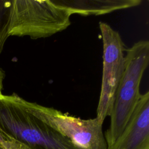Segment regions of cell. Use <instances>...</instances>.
Listing matches in <instances>:
<instances>
[{
	"mask_svg": "<svg viewBox=\"0 0 149 149\" xmlns=\"http://www.w3.org/2000/svg\"><path fill=\"white\" fill-rule=\"evenodd\" d=\"M16 93L0 94V132L30 149H80L27 109Z\"/></svg>",
	"mask_w": 149,
	"mask_h": 149,
	"instance_id": "obj_1",
	"label": "cell"
},
{
	"mask_svg": "<svg viewBox=\"0 0 149 149\" xmlns=\"http://www.w3.org/2000/svg\"><path fill=\"white\" fill-rule=\"evenodd\" d=\"M125 66L115 94L105 132L107 148L111 147L124 130L140 98V85L149 63V41L140 40L126 49Z\"/></svg>",
	"mask_w": 149,
	"mask_h": 149,
	"instance_id": "obj_2",
	"label": "cell"
},
{
	"mask_svg": "<svg viewBox=\"0 0 149 149\" xmlns=\"http://www.w3.org/2000/svg\"><path fill=\"white\" fill-rule=\"evenodd\" d=\"M70 11L53 0H12L9 36L51 37L71 24Z\"/></svg>",
	"mask_w": 149,
	"mask_h": 149,
	"instance_id": "obj_3",
	"label": "cell"
},
{
	"mask_svg": "<svg viewBox=\"0 0 149 149\" xmlns=\"http://www.w3.org/2000/svg\"><path fill=\"white\" fill-rule=\"evenodd\" d=\"M27 110L80 149H107L102 123L97 118L82 119L52 107L25 101Z\"/></svg>",
	"mask_w": 149,
	"mask_h": 149,
	"instance_id": "obj_4",
	"label": "cell"
},
{
	"mask_svg": "<svg viewBox=\"0 0 149 149\" xmlns=\"http://www.w3.org/2000/svg\"><path fill=\"white\" fill-rule=\"evenodd\" d=\"M102 44V76L100 98L97 108L98 120L103 124L110 116L116 92L125 66L126 50L119 33L108 23L99 22Z\"/></svg>",
	"mask_w": 149,
	"mask_h": 149,
	"instance_id": "obj_5",
	"label": "cell"
},
{
	"mask_svg": "<svg viewBox=\"0 0 149 149\" xmlns=\"http://www.w3.org/2000/svg\"><path fill=\"white\" fill-rule=\"evenodd\" d=\"M107 149H149V91L141 95L122 133Z\"/></svg>",
	"mask_w": 149,
	"mask_h": 149,
	"instance_id": "obj_6",
	"label": "cell"
},
{
	"mask_svg": "<svg viewBox=\"0 0 149 149\" xmlns=\"http://www.w3.org/2000/svg\"><path fill=\"white\" fill-rule=\"evenodd\" d=\"M67 8L72 15L99 16L139 6L141 0H53Z\"/></svg>",
	"mask_w": 149,
	"mask_h": 149,
	"instance_id": "obj_7",
	"label": "cell"
},
{
	"mask_svg": "<svg viewBox=\"0 0 149 149\" xmlns=\"http://www.w3.org/2000/svg\"><path fill=\"white\" fill-rule=\"evenodd\" d=\"M12 7V0H0V54L9 36Z\"/></svg>",
	"mask_w": 149,
	"mask_h": 149,
	"instance_id": "obj_8",
	"label": "cell"
},
{
	"mask_svg": "<svg viewBox=\"0 0 149 149\" xmlns=\"http://www.w3.org/2000/svg\"><path fill=\"white\" fill-rule=\"evenodd\" d=\"M0 143L4 149H30L25 144L0 132Z\"/></svg>",
	"mask_w": 149,
	"mask_h": 149,
	"instance_id": "obj_9",
	"label": "cell"
},
{
	"mask_svg": "<svg viewBox=\"0 0 149 149\" xmlns=\"http://www.w3.org/2000/svg\"><path fill=\"white\" fill-rule=\"evenodd\" d=\"M5 77V73L2 69L0 68V94L2 93V90L3 88V80Z\"/></svg>",
	"mask_w": 149,
	"mask_h": 149,
	"instance_id": "obj_10",
	"label": "cell"
},
{
	"mask_svg": "<svg viewBox=\"0 0 149 149\" xmlns=\"http://www.w3.org/2000/svg\"><path fill=\"white\" fill-rule=\"evenodd\" d=\"M0 149H4V148H3V146L1 145V143H0Z\"/></svg>",
	"mask_w": 149,
	"mask_h": 149,
	"instance_id": "obj_11",
	"label": "cell"
}]
</instances>
